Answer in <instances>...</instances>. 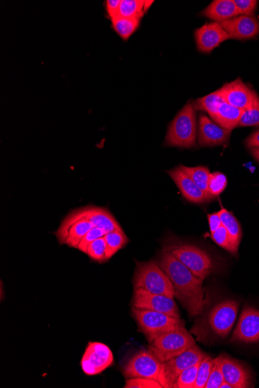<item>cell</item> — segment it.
<instances>
[{"label":"cell","mask_w":259,"mask_h":388,"mask_svg":"<svg viewBox=\"0 0 259 388\" xmlns=\"http://www.w3.org/2000/svg\"><path fill=\"white\" fill-rule=\"evenodd\" d=\"M157 262L171 282L175 297L189 316H198L203 313L206 304L203 282L166 250L162 251Z\"/></svg>","instance_id":"obj_1"},{"label":"cell","mask_w":259,"mask_h":388,"mask_svg":"<svg viewBox=\"0 0 259 388\" xmlns=\"http://www.w3.org/2000/svg\"><path fill=\"white\" fill-rule=\"evenodd\" d=\"M198 135L197 113L193 104L188 103L170 123L164 145L191 148L197 144Z\"/></svg>","instance_id":"obj_2"},{"label":"cell","mask_w":259,"mask_h":388,"mask_svg":"<svg viewBox=\"0 0 259 388\" xmlns=\"http://www.w3.org/2000/svg\"><path fill=\"white\" fill-rule=\"evenodd\" d=\"M133 284L135 289H142L150 293L166 295L174 298L173 284L166 273L157 262L136 263Z\"/></svg>","instance_id":"obj_3"},{"label":"cell","mask_w":259,"mask_h":388,"mask_svg":"<svg viewBox=\"0 0 259 388\" xmlns=\"http://www.w3.org/2000/svg\"><path fill=\"white\" fill-rule=\"evenodd\" d=\"M164 250L171 253L201 282H204L215 268L210 254L198 246L171 242L166 245Z\"/></svg>","instance_id":"obj_4"},{"label":"cell","mask_w":259,"mask_h":388,"mask_svg":"<svg viewBox=\"0 0 259 388\" xmlns=\"http://www.w3.org/2000/svg\"><path fill=\"white\" fill-rule=\"evenodd\" d=\"M132 314L137 324L139 330L151 343L161 336L177 327H185V322L157 311L139 309L132 307Z\"/></svg>","instance_id":"obj_5"},{"label":"cell","mask_w":259,"mask_h":388,"mask_svg":"<svg viewBox=\"0 0 259 388\" xmlns=\"http://www.w3.org/2000/svg\"><path fill=\"white\" fill-rule=\"evenodd\" d=\"M195 340L185 327H177L151 342L149 351L162 362L172 359L193 347Z\"/></svg>","instance_id":"obj_6"},{"label":"cell","mask_w":259,"mask_h":388,"mask_svg":"<svg viewBox=\"0 0 259 388\" xmlns=\"http://www.w3.org/2000/svg\"><path fill=\"white\" fill-rule=\"evenodd\" d=\"M207 356L197 345L176 357L162 362L160 384L163 388H172L177 378L186 369L199 364Z\"/></svg>","instance_id":"obj_7"},{"label":"cell","mask_w":259,"mask_h":388,"mask_svg":"<svg viewBox=\"0 0 259 388\" xmlns=\"http://www.w3.org/2000/svg\"><path fill=\"white\" fill-rule=\"evenodd\" d=\"M93 227L92 222L86 218L83 210L78 208L67 216L55 235L60 244L77 249L81 240Z\"/></svg>","instance_id":"obj_8"},{"label":"cell","mask_w":259,"mask_h":388,"mask_svg":"<svg viewBox=\"0 0 259 388\" xmlns=\"http://www.w3.org/2000/svg\"><path fill=\"white\" fill-rule=\"evenodd\" d=\"M162 362L148 351H138L126 362L123 367L125 378L153 379L160 383Z\"/></svg>","instance_id":"obj_9"},{"label":"cell","mask_w":259,"mask_h":388,"mask_svg":"<svg viewBox=\"0 0 259 388\" xmlns=\"http://www.w3.org/2000/svg\"><path fill=\"white\" fill-rule=\"evenodd\" d=\"M239 304L236 301L227 300L215 305L208 315V327L212 333L220 338H226L231 333L238 316Z\"/></svg>","instance_id":"obj_10"},{"label":"cell","mask_w":259,"mask_h":388,"mask_svg":"<svg viewBox=\"0 0 259 388\" xmlns=\"http://www.w3.org/2000/svg\"><path fill=\"white\" fill-rule=\"evenodd\" d=\"M132 307L162 313L180 319V309L174 298L166 295L150 293L142 289H135Z\"/></svg>","instance_id":"obj_11"},{"label":"cell","mask_w":259,"mask_h":388,"mask_svg":"<svg viewBox=\"0 0 259 388\" xmlns=\"http://www.w3.org/2000/svg\"><path fill=\"white\" fill-rule=\"evenodd\" d=\"M113 364L111 348L103 342H90L81 360V369L88 376L99 374Z\"/></svg>","instance_id":"obj_12"},{"label":"cell","mask_w":259,"mask_h":388,"mask_svg":"<svg viewBox=\"0 0 259 388\" xmlns=\"http://www.w3.org/2000/svg\"><path fill=\"white\" fill-rule=\"evenodd\" d=\"M218 90L226 103L243 110L248 109L253 104L258 95L241 79L225 84Z\"/></svg>","instance_id":"obj_13"},{"label":"cell","mask_w":259,"mask_h":388,"mask_svg":"<svg viewBox=\"0 0 259 388\" xmlns=\"http://www.w3.org/2000/svg\"><path fill=\"white\" fill-rule=\"evenodd\" d=\"M253 343L259 342V311L245 307L240 317L238 325L230 342Z\"/></svg>","instance_id":"obj_14"},{"label":"cell","mask_w":259,"mask_h":388,"mask_svg":"<svg viewBox=\"0 0 259 388\" xmlns=\"http://www.w3.org/2000/svg\"><path fill=\"white\" fill-rule=\"evenodd\" d=\"M231 130L224 128L202 114L199 119L198 144L203 147L220 146L229 142Z\"/></svg>","instance_id":"obj_15"},{"label":"cell","mask_w":259,"mask_h":388,"mask_svg":"<svg viewBox=\"0 0 259 388\" xmlns=\"http://www.w3.org/2000/svg\"><path fill=\"white\" fill-rule=\"evenodd\" d=\"M195 43L200 52L211 53L220 43L230 40L229 34L220 23H207L195 31Z\"/></svg>","instance_id":"obj_16"},{"label":"cell","mask_w":259,"mask_h":388,"mask_svg":"<svg viewBox=\"0 0 259 388\" xmlns=\"http://www.w3.org/2000/svg\"><path fill=\"white\" fill-rule=\"evenodd\" d=\"M220 25L231 39L249 40L259 35V21L255 16L240 15Z\"/></svg>","instance_id":"obj_17"},{"label":"cell","mask_w":259,"mask_h":388,"mask_svg":"<svg viewBox=\"0 0 259 388\" xmlns=\"http://www.w3.org/2000/svg\"><path fill=\"white\" fill-rule=\"evenodd\" d=\"M224 380L233 388L251 387V376L247 368L229 356H219Z\"/></svg>","instance_id":"obj_18"},{"label":"cell","mask_w":259,"mask_h":388,"mask_svg":"<svg viewBox=\"0 0 259 388\" xmlns=\"http://www.w3.org/2000/svg\"><path fill=\"white\" fill-rule=\"evenodd\" d=\"M168 175L179 188L184 198L191 202L201 204L213 200V197L201 190L180 167H175L167 171Z\"/></svg>","instance_id":"obj_19"},{"label":"cell","mask_w":259,"mask_h":388,"mask_svg":"<svg viewBox=\"0 0 259 388\" xmlns=\"http://www.w3.org/2000/svg\"><path fill=\"white\" fill-rule=\"evenodd\" d=\"M86 218L94 227L99 228L106 234L115 231H123L113 215L105 208L86 206L81 208Z\"/></svg>","instance_id":"obj_20"},{"label":"cell","mask_w":259,"mask_h":388,"mask_svg":"<svg viewBox=\"0 0 259 388\" xmlns=\"http://www.w3.org/2000/svg\"><path fill=\"white\" fill-rule=\"evenodd\" d=\"M202 14L218 23L240 15L233 0H215L202 12Z\"/></svg>","instance_id":"obj_21"},{"label":"cell","mask_w":259,"mask_h":388,"mask_svg":"<svg viewBox=\"0 0 259 388\" xmlns=\"http://www.w3.org/2000/svg\"><path fill=\"white\" fill-rule=\"evenodd\" d=\"M243 111L224 101L219 106L215 115L211 119L224 128L232 130L238 126Z\"/></svg>","instance_id":"obj_22"},{"label":"cell","mask_w":259,"mask_h":388,"mask_svg":"<svg viewBox=\"0 0 259 388\" xmlns=\"http://www.w3.org/2000/svg\"><path fill=\"white\" fill-rule=\"evenodd\" d=\"M218 213L221 222H222V225L230 235L233 249H235L237 254L242 238V226L240 225L236 216L233 215L232 213L229 212V210L222 208Z\"/></svg>","instance_id":"obj_23"},{"label":"cell","mask_w":259,"mask_h":388,"mask_svg":"<svg viewBox=\"0 0 259 388\" xmlns=\"http://www.w3.org/2000/svg\"><path fill=\"white\" fill-rule=\"evenodd\" d=\"M148 10L144 0H122L118 16L140 20Z\"/></svg>","instance_id":"obj_24"},{"label":"cell","mask_w":259,"mask_h":388,"mask_svg":"<svg viewBox=\"0 0 259 388\" xmlns=\"http://www.w3.org/2000/svg\"><path fill=\"white\" fill-rule=\"evenodd\" d=\"M106 244V260L111 259L115 254L123 249L130 240L124 231H115L106 233L104 236Z\"/></svg>","instance_id":"obj_25"},{"label":"cell","mask_w":259,"mask_h":388,"mask_svg":"<svg viewBox=\"0 0 259 388\" xmlns=\"http://www.w3.org/2000/svg\"><path fill=\"white\" fill-rule=\"evenodd\" d=\"M113 29L124 41H128L140 25V20L117 16L111 20Z\"/></svg>","instance_id":"obj_26"},{"label":"cell","mask_w":259,"mask_h":388,"mask_svg":"<svg viewBox=\"0 0 259 388\" xmlns=\"http://www.w3.org/2000/svg\"><path fill=\"white\" fill-rule=\"evenodd\" d=\"M224 100L220 94L219 90L213 92L204 97L200 98L193 103L195 110L207 112L212 118L218 109L219 106Z\"/></svg>","instance_id":"obj_27"},{"label":"cell","mask_w":259,"mask_h":388,"mask_svg":"<svg viewBox=\"0 0 259 388\" xmlns=\"http://www.w3.org/2000/svg\"><path fill=\"white\" fill-rule=\"evenodd\" d=\"M180 168L183 171V173H186L193 182L197 184V186L204 192L208 193V183H209L210 180V170L205 166H198V167H186L184 165H180Z\"/></svg>","instance_id":"obj_28"},{"label":"cell","mask_w":259,"mask_h":388,"mask_svg":"<svg viewBox=\"0 0 259 388\" xmlns=\"http://www.w3.org/2000/svg\"><path fill=\"white\" fill-rule=\"evenodd\" d=\"M106 252V240L105 237H103L93 241L88 245L86 254L94 262L103 264L107 262Z\"/></svg>","instance_id":"obj_29"},{"label":"cell","mask_w":259,"mask_h":388,"mask_svg":"<svg viewBox=\"0 0 259 388\" xmlns=\"http://www.w3.org/2000/svg\"><path fill=\"white\" fill-rule=\"evenodd\" d=\"M238 126H259V97H256L253 104L244 110Z\"/></svg>","instance_id":"obj_30"},{"label":"cell","mask_w":259,"mask_h":388,"mask_svg":"<svg viewBox=\"0 0 259 388\" xmlns=\"http://www.w3.org/2000/svg\"><path fill=\"white\" fill-rule=\"evenodd\" d=\"M214 365V359L206 356L200 362L198 378L193 388H205Z\"/></svg>","instance_id":"obj_31"},{"label":"cell","mask_w":259,"mask_h":388,"mask_svg":"<svg viewBox=\"0 0 259 388\" xmlns=\"http://www.w3.org/2000/svg\"><path fill=\"white\" fill-rule=\"evenodd\" d=\"M200 362L186 369L177 378L173 388H193L197 380Z\"/></svg>","instance_id":"obj_32"},{"label":"cell","mask_w":259,"mask_h":388,"mask_svg":"<svg viewBox=\"0 0 259 388\" xmlns=\"http://www.w3.org/2000/svg\"><path fill=\"white\" fill-rule=\"evenodd\" d=\"M227 186V180L225 175L221 173H213L210 175L208 183V193L215 198L224 192Z\"/></svg>","instance_id":"obj_33"},{"label":"cell","mask_w":259,"mask_h":388,"mask_svg":"<svg viewBox=\"0 0 259 388\" xmlns=\"http://www.w3.org/2000/svg\"><path fill=\"white\" fill-rule=\"evenodd\" d=\"M211 238L218 246L224 248L227 251L232 254H236L235 249H233L230 235L223 225L215 232L211 233Z\"/></svg>","instance_id":"obj_34"},{"label":"cell","mask_w":259,"mask_h":388,"mask_svg":"<svg viewBox=\"0 0 259 388\" xmlns=\"http://www.w3.org/2000/svg\"><path fill=\"white\" fill-rule=\"evenodd\" d=\"M224 381L219 357L214 359V365L205 388H220Z\"/></svg>","instance_id":"obj_35"},{"label":"cell","mask_w":259,"mask_h":388,"mask_svg":"<svg viewBox=\"0 0 259 388\" xmlns=\"http://www.w3.org/2000/svg\"><path fill=\"white\" fill-rule=\"evenodd\" d=\"M124 388H163L162 385L153 379L135 378L126 380Z\"/></svg>","instance_id":"obj_36"},{"label":"cell","mask_w":259,"mask_h":388,"mask_svg":"<svg viewBox=\"0 0 259 388\" xmlns=\"http://www.w3.org/2000/svg\"><path fill=\"white\" fill-rule=\"evenodd\" d=\"M106 233L102 230H100L99 228H92L91 230L86 234V236L83 238V240H81L77 249L81 252L86 253L88 245L93 243V241L104 237Z\"/></svg>","instance_id":"obj_37"},{"label":"cell","mask_w":259,"mask_h":388,"mask_svg":"<svg viewBox=\"0 0 259 388\" xmlns=\"http://www.w3.org/2000/svg\"><path fill=\"white\" fill-rule=\"evenodd\" d=\"M240 15L254 16L258 2L257 0H233Z\"/></svg>","instance_id":"obj_38"},{"label":"cell","mask_w":259,"mask_h":388,"mask_svg":"<svg viewBox=\"0 0 259 388\" xmlns=\"http://www.w3.org/2000/svg\"><path fill=\"white\" fill-rule=\"evenodd\" d=\"M121 0H107L105 2V8L107 15L109 16L111 20L118 16L119 6H121Z\"/></svg>","instance_id":"obj_39"},{"label":"cell","mask_w":259,"mask_h":388,"mask_svg":"<svg viewBox=\"0 0 259 388\" xmlns=\"http://www.w3.org/2000/svg\"><path fill=\"white\" fill-rule=\"evenodd\" d=\"M207 218L208 222H209L211 233L215 232L221 226H222V222H221L218 213L208 214Z\"/></svg>","instance_id":"obj_40"},{"label":"cell","mask_w":259,"mask_h":388,"mask_svg":"<svg viewBox=\"0 0 259 388\" xmlns=\"http://www.w3.org/2000/svg\"><path fill=\"white\" fill-rule=\"evenodd\" d=\"M246 147L249 148H259V129L252 133L251 135L246 139Z\"/></svg>","instance_id":"obj_41"},{"label":"cell","mask_w":259,"mask_h":388,"mask_svg":"<svg viewBox=\"0 0 259 388\" xmlns=\"http://www.w3.org/2000/svg\"><path fill=\"white\" fill-rule=\"evenodd\" d=\"M251 153L252 156H253L256 160L259 162V148H252L251 149Z\"/></svg>","instance_id":"obj_42"},{"label":"cell","mask_w":259,"mask_h":388,"mask_svg":"<svg viewBox=\"0 0 259 388\" xmlns=\"http://www.w3.org/2000/svg\"><path fill=\"white\" fill-rule=\"evenodd\" d=\"M220 388H233V387L224 380L222 385H220Z\"/></svg>","instance_id":"obj_43"}]
</instances>
